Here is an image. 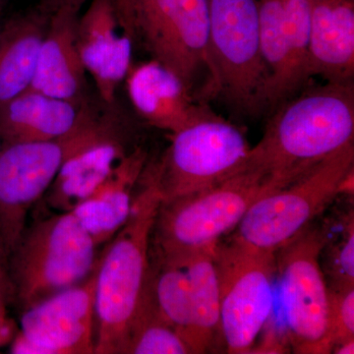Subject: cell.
<instances>
[{
	"instance_id": "33",
	"label": "cell",
	"mask_w": 354,
	"mask_h": 354,
	"mask_svg": "<svg viewBox=\"0 0 354 354\" xmlns=\"http://www.w3.org/2000/svg\"><path fill=\"white\" fill-rule=\"evenodd\" d=\"M1 149H2V143H1V141H0V152H1Z\"/></svg>"
},
{
	"instance_id": "17",
	"label": "cell",
	"mask_w": 354,
	"mask_h": 354,
	"mask_svg": "<svg viewBox=\"0 0 354 354\" xmlns=\"http://www.w3.org/2000/svg\"><path fill=\"white\" fill-rule=\"evenodd\" d=\"M79 15L72 9L51 14L29 88L71 102L78 109L88 101L87 71L76 44Z\"/></svg>"
},
{
	"instance_id": "26",
	"label": "cell",
	"mask_w": 354,
	"mask_h": 354,
	"mask_svg": "<svg viewBox=\"0 0 354 354\" xmlns=\"http://www.w3.org/2000/svg\"><path fill=\"white\" fill-rule=\"evenodd\" d=\"M354 339V286L330 288V341L333 348Z\"/></svg>"
},
{
	"instance_id": "14",
	"label": "cell",
	"mask_w": 354,
	"mask_h": 354,
	"mask_svg": "<svg viewBox=\"0 0 354 354\" xmlns=\"http://www.w3.org/2000/svg\"><path fill=\"white\" fill-rule=\"evenodd\" d=\"M261 46L269 73L267 111L309 80V0H258Z\"/></svg>"
},
{
	"instance_id": "31",
	"label": "cell",
	"mask_w": 354,
	"mask_h": 354,
	"mask_svg": "<svg viewBox=\"0 0 354 354\" xmlns=\"http://www.w3.org/2000/svg\"><path fill=\"white\" fill-rule=\"evenodd\" d=\"M332 353L335 354H353L354 353V339L342 342L333 348Z\"/></svg>"
},
{
	"instance_id": "23",
	"label": "cell",
	"mask_w": 354,
	"mask_h": 354,
	"mask_svg": "<svg viewBox=\"0 0 354 354\" xmlns=\"http://www.w3.org/2000/svg\"><path fill=\"white\" fill-rule=\"evenodd\" d=\"M187 344L160 314L152 285V271L138 311L130 326L122 354H187Z\"/></svg>"
},
{
	"instance_id": "4",
	"label": "cell",
	"mask_w": 354,
	"mask_h": 354,
	"mask_svg": "<svg viewBox=\"0 0 354 354\" xmlns=\"http://www.w3.org/2000/svg\"><path fill=\"white\" fill-rule=\"evenodd\" d=\"M97 248L73 212H55L27 225L8 257L21 310L83 283L97 264Z\"/></svg>"
},
{
	"instance_id": "7",
	"label": "cell",
	"mask_w": 354,
	"mask_h": 354,
	"mask_svg": "<svg viewBox=\"0 0 354 354\" xmlns=\"http://www.w3.org/2000/svg\"><path fill=\"white\" fill-rule=\"evenodd\" d=\"M327 223L318 220L276 252L286 335L295 353H332L330 288L320 255Z\"/></svg>"
},
{
	"instance_id": "5",
	"label": "cell",
	"mask_w": 354,
	"mask_h": 354,
	"mask_svg": "<svg viewBox=\"0 0 354 354\" xmlns=\"http://www.w3.org/2000/svg\"><path fill=\"white\" fill-rule=\"evenodd\" d=\"M212 97L239 113L267 111L269 73L261 46L258 0H209Z\"/></svg>"
},
{
	"instance_id": "1",
	"label": "cell",
	"mask_w": 354,
	"mask_h": 354,
	"mask_svg": "<svg viewBox=\"0 0 354 354\" xmlns=\"http://www.w3.org/2000/svg\"><path fill=\"white\" fill-rule=\"evenodd\" d=\"M274 111L244 167L260 171L276 190L353 143V82L311 88Z\"/></svg>"
},
{
	"instance_id": "32",
	"label": "cell",
	"mask_w": 354,
	"mask_h": 354,
	"mask_svg": "<svg viewBox=\"0 0 354 354\" xmlns=\"http://www.w3.org/2000/svg\"><path fill=\"white\" fill-rule=\"evenodd\" d=\"M7 2H8V0H0V17H1L2 14L6 10Z\"/></svg>"
},
{
	"instance_id": "3",
	"label": "cell",
	"mask_w": 354,
	"mask_h": 354,
	"mask_svg": "<svg viewBox=\"0 0 354 354\" xmlns=\"http://www.w3.org/2000/svg\"><path fill=\"white\" fill-rule=\"evenodd\" d=\"M260 171L244 167L223 183L160 203L151 241V258L180 262L192 253L213 248L234 232L249 208L274 191Z\"/></svg>"
},
{
	"instance_id": "12",
	"label": "cell",
	"mask_w": 354,
	"mask_h": 354,
	"mask_svg": "<svg viewBox=\"0 0 354 354\" xmlns=\"http://www.w3.org/2000/svg\"><path fill=\"white\" fill-rule=\"evenodd\" d=\"M97 268L83 283L22 311L10 353H95Z\"/></svg>"
},
{
	"instance_id": "6",
	"label": "cell",
	"mask_w": 354,
	"mask_h": 354,
	"mask_svg": "<svg viewBox=\"0 0 354 354\" xmlns=\"http://www.w3.org/2000/svg\"><path fill=\"white\" fill-rule=\"evenodd\" d=\"M354 169V145L326 158L297 180L259 198L246 212L232 239L276 253L318 220L339 196Z\"/></svg>"
},
{
	"instance_id": "10",
	"label": "cell",
	"mask_w": 354,
	"mask_h": 354,
	"mask_svg": "<svg viewBox=\"0 0 354 354\" xmlns=\"http://www.w3.org/2000/svg\"><path fill=\"white\" fill-rule=\"evenodd\" d=\"M134 16L137 38L143 39L153 60L178 77L195 97L202 78L203 100L211 99L209 0H134Z\"/></svg>"
},
{
	"instance_id": "29",
	"label": "cell",
	"mask_w": 354,
	"mask_h": 354,
	"mask_svg": "<svg viewBox=\"0 0 354 354\" xmlns=\"http://www.w3.org/2000/svg\"><path fill=\"white\" fill-rule=\"evenodd\" d=\"M86 1L87 0H39L38 8L48 16L62 9H72L80 12Z\"/></svg>"
},
{
	"instance_id": "15",
	"label": "cell",
	"mask_w": 354,
	"mask_h": 354,
	"mask_svg": "<svg viewBox=\"0 0 354 354\" xmlns=\"http://www.w3.org/2000/svg\"><path fill=\"white\" fill-rule=\"evenodd\" d=\"M120 30L111 0H92L77 20L79 55L100 100L109 106L115 104L116 91L131 67L133 41Z\"/></svg>"
},
{
	"instance_id": "19",
	"label": "cell",
	"mask_w": 354,
	"mask_h": 354,
	"mask_svg": "<svg viewBox=\"0 0 354 354\" xmlns=\"http://www.w3.org/2000/svg\"><path fill=\"white\" fill-rule=\"evenodd\" d=\"M148 165V152L135 146L85 200L72 209L99 247L113 239L132 209L134 191Z\"/></svg>"
},
{
	"instance_id": "21",
	"label": "cell",
	"mask_w": 354,
	"mask_h": 354,
	"mask_svg": "<svg viewBox=\"0 0 354 354\" xmlns=\"http://www.w3.org/2000/svg\"><path fill=\"white\" fill-rule=\"evenodd\" d=\"M48 19L37 7L0 29V109L31 86Z\"/></svg>"
},
{
	"instance_id": "16",
	"label": "cell",
	"mask_w": 354,
	"mask_h": 354,
	"mask_svg": "<svg viewBox=\"0 0 354 354\" xmlns=\"http://www.w3.org/2000/svg\"><path fill=\"white\" fill-rule=\"evenodd\" d=\"M125 79L133 106L158 129L174 134L215 114L156 60L130 67Z\"/></svg>"
},
{
	"instance_id": "28",
	"label": "cell",
	"mask_w": 354,
	"mask_h": 354,
	"mask_svg": "<svg viewBox=\"0 0 354 354\" xmlns=\"http://www.w3.org/2000/svg\"><path fill=\"white\" fill-rule=\"evenodd\" d=\"M115 7L118 20L122 31L127 36L133 37L136 32L135 27L134 0H111Z\"/></svg>"
},
{
	"instance_id": "8",
	"label": "cell",
	"mask_w": 354,
	"mask_h": 354,
	"mask_svg": "<svg viewBox=\"0 0 354 354\" xmlns=\"http://www.w3.org/2000/svg\"><path fill=\"white\" fill-rule=\"evenodd\" d=\"M214 257L221 301V342L225 353H251L274 306L276 253L241 241L218 242Z\"/></svg>"
},
{
	"instance_id": "13",
	"label": "cell",
	"mask_w": 354,
	"mask_h": 354,
	"mask_svg": "<svg viewBox=\"0 0 354 354\" xmlns=\"http://www.w3.org/2000/svg\"><path fill=\"white\" fill-rule=\"evenodd\" d=\"M65 157L62 138L3 144L0 152V242L9 257Z\"/></svg>"
},
{
	"instance_id": "25",
	"label": "cell",
	"mask_w": 354,
	"mask_h": 354,
	"mask_svg": "<svg viewBox=\"0 0 354 354\" xmlns=\"http://www.w3.org/2000/svg\"><path fill=\"white\" fill-rule=\"evenodd\" d=\"M335 234L327 232L320 261L328 286L332 290L354 286V218L351 207L342 214ZM328 225V223H327ZM327 281V283H328Z\"/></svg>"
},
{
	"instance_id": "27",
	"label": "cell",
	"mask_w": 354,
	"mask_h": 354,
	"mask_svg": "<svg viewBox=\"0 0 354 354\" xmlns=\"http://www.w3.org/2000/svg\"><path fill=\"white\" fill-rule=\"evenodd\" d=\"M14 299L12 283L8 269V257L0 242V322L11 321L7 316V305Z\"/></svg>"
},
{
	"instance_id": "20",
	"label": "cell",
	"mask_w": 354,
	"mask_h": 354,
	"mask_svg": "<svg viewBox=\"0 0 354 354\" xmlns=\"http://www.w3.org/2000/svg\"><path fill=\"white\" fill-rule=\"evenodd\" d=\"M77 114L71 102L28 88L0 109V141L3 145L62 138Z\"/></svg>"
},
{
	"instance_id": "24",
	"label": "cell",
	"mask_w": 354,
	"mask_h": 354,
	"mask_svg": "<svg viewBox=\"0 0 354 354\" xmlns=\"http://www.w3.org/2000/svg\"><path fill=\"white\" fill-rule=\"evenodd\" d=\"M152 270L153 297L164 316L185 342L190 323V281L183 262H157Z\"/></svg>"
},
{
	"instance_id": "18",
	"label": "cell",
	"mask_w": 354,
	"mask_h": 354,
	"mask_svg": "<svg viewBox=\"0 0 354 354\" xmlns=\"http://www.w3.org/2000/svg\"><path fill=\"white\" fill-rule=\"evenodd\" d=\"M308 72L328 82H353L354 0H309Z\"/></svg>"
},
{
	"instance_id": "22",
	"label": "cell",
	"mask_w": 354,
	"mask_h": 354,
	"mask_svg": "<svg viewBox=\"0 0 354 354\" xmlns=\"http://www.w3.org/2000/svg\"><path fill=\"white\" fill-rule=\"evenodd\" d=\"M214 248L181 261L190 281V323L185 335L190 353H209L221 339L220 286Z\"/></svg>"
},
{
	"instance_id": "9",
	"label": "cell",
	"mask_w": 354,
	"mask_h": 354,
	"mask_svg": "<svg viewBox=\"0 0 354 354\" xmlns=\"http://www.w3.org/2000/svg\"><path fill=\"white\" fill-rule=\"evenodd\" d=\"M171 135L160 162L150 165L162 201L207 189L239 174L251 148L239 127L216 113Z\"/></svg>"
},
{
	"instance_id": "2",
	"label": "cell",
	"mask_w": 354,
	"mask_h": 354,
	"mask_svg": "<svg viewBox=\"0 0 354 354\" xmlns=\"http://www.w3.org/2000/svg\"><path fill=\"white\" fill-rule=\"evenodd\" d=\"M129 218L99 258L95 353L122 354L150 279L151 241L162 196L150 165L140 179Z\"/></svg>"
},
{
	"instance_id": "11",
	"label": "cell",
	"mask_w": 354,
	"mask_h": 354,
	"mask_svg": "<svg viewBox=\"0 0 354 354\" xmlns=\"http://www.w3.org/2000/svg\"><path fill=\"white\" fill-rule=\"evenodd\" d=\"M114 104L97 109L86 102L73 127L62 137L64 160L43 197L53 211L71 212L134 148L128 147L127 127Z\"/></svg>"
},
{
	"instance_id": "30",
	"label": "cell",
	"mask_w": 354,
	"mask_h": 354,
	"mask_svg": "<svg viewBox=\"0 0 354 354\" xmlns=\"http://www.w3.org/2000/svg\"><path fill=\"white\" fill-rule=\"evenodd\" d=\"M14 335H15V328L12 321L6 323L0 322V346L12 341Z\"/></svg>"
}]
</instances>
